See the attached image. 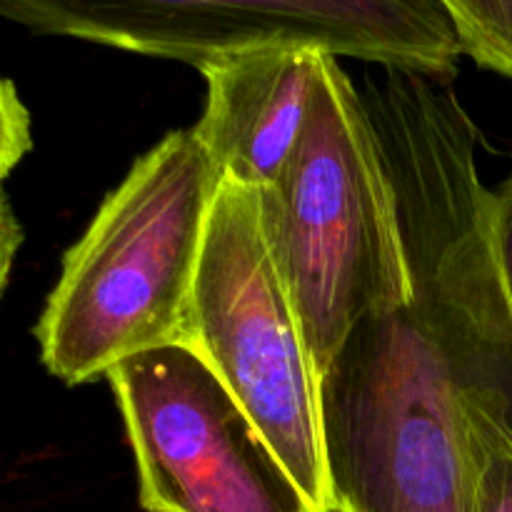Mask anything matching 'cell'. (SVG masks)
Here are the masks:
<instances>
[{
	"label": "cell",
	"instance_id": "cell-1",
	"mask_svg": "<svg viewBox=\"0 0 512 512\" xmlns=\"http://www.w3.org/2000/svg\"><path fill=\"white\" fill-rule=\"evenodd\" d=\"M398 195L410 293L320 375L333 512H473L480 448L512 443V308L490 245L478 128L450 80H365Z\"/></svg>",
	"mask_w": 512,
	"mask_h": 512
},
{
	"label": "cell",
	"instance_id": "cell-2",
	"mask_svg": "<svg viewBox=\"0 0 512 512\" xmlns=\"http://www.w3.org/2000/svg\"><path fill=\"white\" fill-rule=\"evenodd\" d=\"M220 180L193 128L170 130L105 195L35 325L53 378L93 383L125 358L183 343Z\"/></svg>",
	"mask_w": 512,
	"mask_h": 512
},
{
	"label": "cell",
	"instance_id": "cell-3",
	"mask_svg": "<svg viewBox=\"0 0 512 512\" xmlns=\"http://www.w3.org/2000/svg\"><path fill=\"white\" fill-rule=\"evenodd\" d=\"M265 238L320 375L373 313L410 293L398 195L363 93L323 53L298 148L255 188Z\"/></svg>",
	"mask_w": 512,
	"mask_h": 512
},
{
	"label": "cell",
	"instance_id": "cell-4",
	"mask_svg": "<svg viewBox=\"0 0 512 512\" xmlns=\"http://www.w3.org/2000/svg\"><path fill=\"white\" fill-rule=\"evenodd\" d=\"M0 18L198 70L255 50L315 48L453 83L463 58L440 0H0Z\"/></svg>",
	"mask_w": 512,
	"mask_h": 512
},
{
	"label": "cell",
	"instance_id": "cell-5",
	"mask_svg": "<svg viewBox=\"0 0 512 512\" xmlns=\"http://www.w3.org/2000/svg\"><path fill=\"white\" fill-rule=\"evenodd\" d=\"M183 345L238 398L313 512H333L320 370L270 253L255 188L220 180Z\"/></svg>",
	"mask_w": 512,
	"mask_h": 512
},
{
	"label": "cell",
	"instance_id": "cell-6",
	"mask_svg": "<svg viewBox=\"0 0 512 512\" xmlns=\"http://www.w3.org/2000/svg\"><path fill=\"white\" fill-rule=\"evenodd\" d=\"M123 415L145 512H313L250 415L183 343L105 375Z\"/></svg>",
	"mask_w": 512,
	"mask_h": 512
},
{
	"label": "cell",
	"instance_id": "cell-7",
	"mask_svg": "<svg viewBox=\"0 0 512 512\" xmlns=\"http://www.w3.org/2000/svg\"><path fill=\"white\" fill-rule=\"evenodd\" d=\"M323 50L268 48L203 68L205 108L193 133L225 178L268 188L298 148Z\"/></svg>",
	"mask_w": 512,
	"mask_h": 512
},
{
	"label": "cell",
	"instance_id": "cell-8",
	"mask_svg": "<svg viewBox=\"0 0 512 512\" xmlns=\"http://www.w3.org/2000/svg\"><path fill=\"white\" fill-rule=\"evenodd\" d=\"M463 55L512 83V0H440Z\"/></svg>",
	"mask_w": 512,
	"mask_h": 512
},
{
	"label": "cell",
	"instance_id": "cell-9",
	"mask_svg": "<svg viewBox=\"0 0 512 512\" xmlns=\"http://www.w3.org/2000/svg\"><path fill=\"white\" fill-rule=\"evenodd\" d=\"M473 512H512V443L488 440L480 448Z\"/></svg>",
	"mask_w": 512,
	"mask_h": 512
},
{
	"label": "cell",
	"instance_id": "cell-10",
	"mask_svg": "<svg viewBox=\"0 0 512 512\" xmlns=\"http://www.w3.org/2000/svg\"><path fill=\"white\" fill-rule=\"evenodd\" d=\"M33 148L30 113L10 80L0 78V180L8 178L15 165Z\"/></svg>",
	"mask_w": 512,
	"mask_h": 512
},
{
	"label": "cell",
	"instance_id": "cell-11",
	"mask_svg": "<svg viewBox=\"0 0 512 512\" xmlns=\"http://www.w3.org/2000/svg\"><path fill=\"white\" fill-rule=\"evenodd\" d=\"M488 228L495 263H498L503 288L512 308V175L498 190L490 193Z\"/></svg>",
	"mask_w": 512,
	"mask_h": 512
},
{
	"label": "cell",
	"instance_id": "cell-12",
	"mask_svg": "<svg viewBox=\"0 0 512 512\" xmlns=\"http://www.w3.org/2000/svg\"><path fill=\"white\" fill-rule=\"evenodd\" d=\"M20 245H23V228H20L18 218H15L13 208H10L8 195L0 188V295H3L5 285H8L10 273H13Z\"/></svg>",
	"mask_w": 512,
	"mask_h": 512
}]
</instances>
